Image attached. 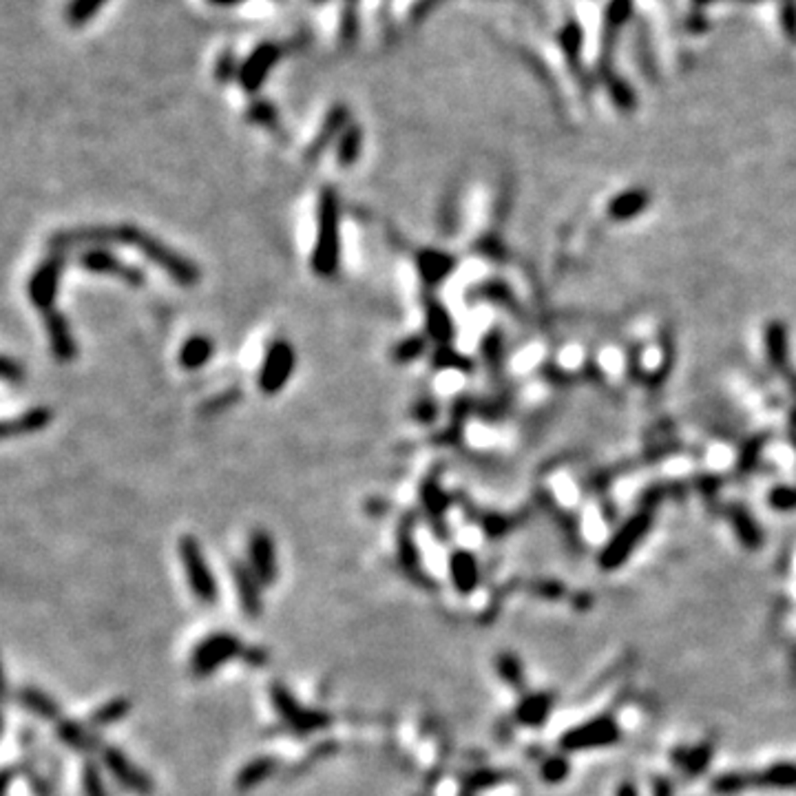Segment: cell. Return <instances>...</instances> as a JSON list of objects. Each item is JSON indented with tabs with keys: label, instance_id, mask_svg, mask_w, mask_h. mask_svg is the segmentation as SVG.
<instances>
[{
	"label": "cell",
	"instance_id": "9",
	"mask_svg": "<svg viewBox=\"0 0 796 796\" xmlns=\"http://www.w3.org/2000/svg\"><path fill=\"white\" fill-rule=\"evenodd\" d=\"M62 268H65V259L56 255L51 257V259H47L45 264L38 268V273L31 276L30 294L33 306L45 310V312H51V310H54V299L56 293H58Z\"/></svg>",
	"mask_w": 796,
	"mask_h": 796
},
{
	"label": "cell",
	"instance_id": "14",
	"mask_svg": "<svg viewBox=\"0 0 796 796\" xmlns=\"http://www.w3.org/2000/svg\"><path fill=\"white\" fill-rule=\"evenodd\" d=\"M83 264L84 268L93 270V273H104V275H116L120 279L128 281V284H140L142 275L137 270L127 268L122 261H118L116 257L109 255V252L102 250H92L83 257Z\"/></svg>",
	"mask_w": 796,
	"mask_h": 796
},
{
	"label": "cell",
	"instance_id": "38",
	"mask_svg": "<svg viewBox=\"0 0 796 796\" xmlns=\"http://www.w3.org/2000/svg\"><path fill=\"white\" fill-rule=\"evenodd\" d=\"M356 33V18L352 16V12H346V18H343V38L352 40Z\"/></svg>",
	"mask_w": 796,
	"mask_h": 796
},
{
	"label": "cell",
	"instance_id": "24",
	"mask_svg": "<svg viewBox=\"0 0 796 796\" xmlns=\"http://www.w3.org/2000/svg\"><path fill=\"white\" fill-rule=\"evenodd\" d=\"M275 767H276V761L273 759V757H261V759L250 761V764H248L244 770L240 772V776H237V785H240L241 790L255 788V785L261 783L266 776L273 774Z\"/></svg>",
	"mask_w": 796,
	"mask_h": 796
},
{
	"label": "cell",
	"instance_id": "13",
	"mask_svg": "<svg viewBox=\"0 0 796 796\" xmlns=\"http://www.w3.org/2000/svg\"><path fill=\"white\" fill-rule=\"evenodd\" d=\"M450 571H451V580H454L456 590L462 595L471 593V590L478 586L480 580V571H478V562L471 553L467 551H456L450 560Z\"/></svg>",
	"mask_w": 796,
	"mask_h": 796
},
{
	"label": "cell",
	"instance_id": "34",
	"mask_svg": "<svg viewBox=\"0 0 796 796\" xmlns=\"http://www.w3.org/2000/svg\"><path fill=\"white\" fill-rule=\"evenodd\" d=\"M83 783H84V794L87 796H104V785H102V781H100V774L95 767H92V765L84 767Z\"/></svg>",
	"mask_w": 796,
	"mask_h": 796
},
{
	"label": "cell",
	"instance_id": "17",
	"mask_svg": "<svg viewBox=\"0 0 796 796\" xmlns=\"http://www.w3.org/2000/svg\"><path fill=\"white\" fill-rule=\"evenodd\" d=\"M47 330H49V338H51V347L56 350V356L62 361H71L75 354V347H74V338H71L69 326H66L65 319L60 317L56 310L47 312Z\"/></svg>",
	"mask_w": 796,
	"mask_h": 796
},
{
	"label": "cell",
	"instance_id": "2",
	"mask_svg": "<svg viewBox=\"0 0 796 796\" xmlns=\"http://www.w3.org/2000/svg\"><path fill=\"white\" fill-rule=\"evenodd\" d=\"M244 655L248 661L250 657V648L241 646V642L235 635H228V633H217V635L206 637L193 652V660H190V669L195 675L204 677L211 675L219 666L226 664L228 660H235V657Z\"/></svg>",
	"mask_w": 796,
	"mask_h": 796
},
{
	"label": "cell",
	"instance_id": "30",
	"mask_svg": "<svg viewBox=\"0 0 796 796\" xmlns=\"http://www.w3.org/2000/svg\"><path fill=\"white\" fill-rule=\"evenodd\" d=\"M504 779H507V774H503V772L478 770V772H474V774H471L469 779H465V790H467V794L478 792V790L494 788V785L503 783Z\"/></svg>",
	"mask_w": 796,
	"mask_h": 796
},
{
	"label": "cell",
	"instance_id": "3",
	"mask_svg": "<svg viewBox=\"0 0 796 796\" xmlns=\"http://www.w3.org/2000/svg\"><path fill=\"white\" fill-rule=\"evenodd\" d=\"M179 555H182L186 580H188V586L195 598L202 604H214V599H217V584H214V575L208 569V562L204 557L199 542L188 536L182 538V542H179Z\"/></svg>",
	"mask_w": 796,
	"mask_h": 796
},
{
	"label": "cell",
	"instance_id": "33",
	"mask_svg": "<svg viewBox=\"0 0 796 796\" xmlns=\"http://www.w3.org/2000/svg\"><path fill=\"white\" fill-rule=\"evenodd\" d=\"M569 770L571 765L564 757H549V759L542 764V779H545L547 783H560V781H564L566 776H569Z\"/></svg>",
	"mask_w": 796,
	"mask_h": 796
},
{
	"label": "cell",
	"instance_id": "35",
	"mask_svg": "<svg viewBox=\"0 0 796 796\" xmlns=\"http://www.w3.org/2000/svg\"><path fill=\"white\" fill-rule=\"evenodd\" d=\"M235 71H240L237 69L235 56H232V51H226V54H223L217 62V78L222 80V83H226V80L232 78V74H235Z\"/></svg>",
	"mask_w": 796,
	"mask_h": 796
},
{
	"label": "cell",
	"instance_id": "12",
	"mask_svg": "<svg viewBox=\"0 0 796 796\" xmlns=\"http://www.w3.org/2000/svg\"><path fill=\"white\" fill-rule=\"evenodd\" d=\"M553 708V697L549 693L527 695L516 708V722L527 728H540L549 719Z\"/></svg>",
	"mask_w": 796,
	"mask_h": 796
},
{
	"label": "cell",
	"instance_id": "18",
	"mask_svg": "<svg viewBox=\"0 0 796 796\" xmlns=\"http://www.w3.org/2000/svg\"><path fill=\"white\" fill-rule=\"evenodd\" d=\"M232 575H235L237 590H240L241 608H244L248 615H259V611H261V599H259V589H257V582H259V580H257L255 575H252L250 566L235 564V569H232Z\"/></svg>",
	"mask_w": 796,
	"mask_h": 796
},
{
	"label": "cell",
	"instance_id": "10",
	"mask_svg": "<svg viewBox=\"0 0 796 796\" xmlns=\"http://www.w3.org/2000/svg\"><path fill=\"white\" fill-rule=\"evenodd\" d=\"M102 759L104 765L109 767V772L120 781L124 788L133 790V792L137 794H149L151 790H153V783H151L149 776H146L140 767L133 765L120 750H116V748H104Z\"/></svg>",
	"mask_w": 796,
	"mask_h": 796
},
{
	"label": "cell",
	"instance_id": "25",
	"mask_svg": "<svg viewBox=\"0 0 796 796\" xmlns=\"http://www.w3.org/2000/svg\"><path fill=\"white\" fill-rule=\"evenodd\" d=\"M109 0H69L65 9V18L71 27H83L107 4Z\"/></svg>",
	"mask_w": 796,
	"mask_h": 796
},
{
	"label": "cell",
	"instance_id": "31",
	"mask_svg": "<svg viewBox=\"0 0 796 796\" xmlns=\"http://www.w3.org/2000/svg\"><path fill=\"white\" fill-rule=\"evenodd\" d=\"M58 735H60L62 741L66 743V746L78 748V750H84V748H89V741H92L89 732L84 730L83 726H78V723H60Z\"/></svg>",
	"mask_w": 796,
	"mask_h": 796
},
{
	"label": "cell",
	"instance_id": "26",
	"mask_svg": "<svg viewBox=\"0 0 796 796\" xmlns=\"http://www.w3.org/2000/svg\"><path fill=\"white\" fill-rule=\"evenodd\" d=\"M211 352H213V343L208 341V338L195 337L182 347L179 359H182L184 368H199V365H204L208 359H211Z\"/></svg>",
	"mask_w": 796,
	"mask_h": 796
},
{
	"label": "cell",
	"instance_id": "22",
	"mask_svg": "<svg viewBox=\"0 0 796 796\" xmlns=\"http://www.w3.org/2000/svg\"><path fill=\"white\" fill-rule=\"evenodd\" d=\"M361 144H363V133L356 124H347L346 131L341 133L337 144V157L343 166L354 164L356 157L361 153Z\"/></svg>",
	"mask_w": 796,
	"mask_h": 796
},
{
	"label": "cell",
	"instance_id": "23",
	"mask_svg": "<svg viewBox=\"0 0 796 796\" xmlns=\"http://www.w3.org/2000/svg\"><path fill=\"white\" fill-rule=\"evenodd\" d=\"M49 421H51V414L47 412V409L38 407V409H31V412L22 414V416L16 418V421L4 423L3 433H4V438H9V436H13V433L38 432V429L45 427Z\"/></svg>",
	"mask_w": 796,
	"mask_h": 796
},
{
	"label": "cell",
	"instance_id": "40",
	"mask_svg": "<svg viewBox=\"0 0 796 796\" xmlns=\"http://www.w3.org/2000/svg\"><path fill=\"white\" fill-rule=\"evenodd\" d=\"M206 3L213 4V7H235V4L246 3V0H206Z\"/></svg>",
	"mask_w": 796,
	"mask_h": 796
},
{
	"label": "cell",
	"instance_id": "7",
	"mask_svg": "<svg viewBox=\"0 0 796 796\" xmlns=\"http://www.w3.org/2000/svg\"><path fill=\"white\" fill-rule=\"evenodd\" d=\"M648 524H651L648 516H635L633 520H628L626 524H624L622 531H619L617 536L608 542V547L604 549L602 555H599V564L608 571L617 569L619 564H624V560L631 555V551L635 549V547L640 545L642 538L646 536Z\"/></svg>",
	"mask_w": 796,
	"mask_h": 796
},
{
	"label": "cell",
	"instance_id": "20",
	"mask_svg": "<svg viewBox=\"0 0 796 796\" xmlns=\"http://www.w3.org/2000/svg\"><path fill=\"white\" fill-rule=\"evenodd\" d=\"M675 757L686 776H699L710 765V759H713V743H702L697 748H688L684 752H677Z\"/></svg>",
	"mask_w": 796,
	"mask_h": 796
},
{
	"label": "cell",
	"instance_id": "8",
	"mask_svg": "<svg viewBox=\"0 0 796 796\" xmlns=\"http://www.w3.org/2000/svg\"><path fill=\"white\" fill-rule=\"evenodd\" d=\"M281 49L273 42H264V45L257 47L250 56H248L244 65L240 66V83L246 92H257V89L264 84V80L268 78L270 69L279 62Z\"/></svg>",
	"mask_w": 796,
	"mask_h": 796
},
{
	"label": "cell",
	"instance_id": "1",
	"mask_svg": "<svg viewBox=\"0 0 796 796\" xmlns=\"http://www.w3.org/2000/svg\"><path fill=\"white\" fill-rule=\"evenodd\" d=\"M341 240H338V197L335 190H323L319 204V235L312 255V268L319 275L330 276L338 268Z\"/></svg>",
	"mask_w": 796,
	"mask_h": 796
},
{
	"label": "cell",
	"instance_id": "28",
	"mask_svg": "<svg viewBox=\"0 0 796 796\" xmlns=\"http://www.w3.org/2000/svg\"><path fill=\"white\" fill-rule=\"evenodd\" d=\"M748 788H752V774H743V772H728V774H719L713 781L714 792L723 796L739 794Z\"/></svg>",
	"mask_w": 796,
	"mask_h": 796
},
{
	"label": "cell",
	"instance_id": "29",
	"mask_svg": "<svg viewBox=\"0 0 796 796\" xmlns=\"http://www.w3.org/2000/svg\"><path fill=\"white\" fill-rule=\"evenodd\" d=\"M447 270H450V261H447V257L436 255V252H425V255L421 257L423 279L436 281L441 279V276H445Z\"/></svg>",
	"mask_w": 796,
	"mask_h": 796
},
{
	"label": "cell",
	"instance_id": "27",
	"mask_svg": "<svg viewBox=\"0 0 796 796\" xmlns=\"http://www.w3.org/2000/svg\"><path fill=\"white\" fill-rule=\"evenodd\" d=\"M495 669H498L500 679L507 681V684L513 686V688H520L524 675L520 660H518L516 655H512V652H500V655L495 657Z\"/></svg>",
	"mask_w": 796,
	"mask_h": 796
},
{
	"label": "cell",
	"instance_id": "19",
	"mask_svg": "<svg viewBox=\"0 0 796 796\" xmlns=\"http://www.w3.org/2000/svg\"><path fill=\"white\" fill-rule=\"evenodd\" d=\"M752 785H759V788H779V790L796 788V765L774 764L765 767L764 772L752 774Z\"/></svg>",
	"mask_w": 796,
	"mask_h": 796
},
{
	"label": "cell",
	"instance_id": "21",
	"mask_svg": "<svg viewBox=\"0 0 796 796\" xmlns=\"http://www.w3.org/2000/svg\"><path fill=\"white\" fill-rule=\"evenodd\" d=\"M18 699H21V704L25 705V708L30 710V713L36 714V717H40V719H58V714H60L58 704H56L54 699L49 697V695L42 693V690H38V688H22L21 695H18Z\"/></svg>",
	"mask_w": 796,
	"mask_h": 796
},
{
	"label": "cell",
	"instance_id": "16",
	"mask_svg": "<svg viewBox=\"0 0 796 796\" xmlns=\"http://www.w3.org/2000/svg\"><path fill=\"white\" fill-rule=\"evenodd\" d=\"M412 529L409 527H400V533H398V557H400V564H403V569H405V573L409 575V578L414 580V582H418V586H427V589H432V580L427 578V575H423V571H421V562H418V551H416V545H414V540H412Z\"/></svg>",
	"mask_w": 796,
	"mask_h": 796
},
{
	"label": "cell",
	"instance_id": "32",
	"mask_svg": "<svg viewBox=\"0 0 796 796\" xmlns=\"http://www.w3.org/2000/svg\"><path fill=\"white\" fill-rule=\"evenodd\" d=\"M127 713H128V704L124 702V699H116V702L98 708V713L93 714L92 722L95 723V726H107V723H113V722H118V719L127 717Z\"/></svg>",
	"mask_w": 796,
	"mask_h": 796
},
{
	"label": "cell",
	"instance_id": "6",
	"mask_svg": "<svg viewBox=\"0 0 796 796\" xmlns=\"http://www.w3.org/2000/svg\"><path fill=\"white\" fill-rule=\"evenodd\" d=\"M294 370V350L285 341H276L266 354L264 368L259 374V388L266 394H276Z\"/></svg>",
	"mask_w": 796,
	"mask_h": 796
},
{
	"label": "cell",
	"instance_id": "37",
	"mask_svg": "<svg viewBox=\"0 0 796 796\" xmlns=\"http://www.w3.org/2000/svg\"><path fill=\"white\" fill-rule=\"evenodd\" d=\"M652 796H675V788L666 776H660L652 785Z\"/></svg>",
	"mask_w": 796,
	"mask_h": 796
},
{
	"label": "cell",
	"instance_id": "11",
	"mask_svg": "<svg viewBox=\"0 0 796 796\" xmlns=\"http://www.w3.org/2000/svg\"><path fill=\"white\" fill-rule=\"evenodd\" d=\"M250 571L261 584L270 586L276 578V553L273 538L264 531H255L250 538Z\"/></svg>",
	"mask_w": 796,
	"mask_h": 796
},
{
	"label": "cell",
	"instance_id": "39",
	"mask_svg": "<svg viewBox=\"0 0 796 796\" xmlns=\"http://www.w3.org/2000/svg\"><path fill=\"white\" fill-rule=\"evenodd\" d=\"M617 796H640V792H637V788L633 783H622L617 788Z\"/></svg>",
	"mask_w": 796,
	"mask_h": 796
},
{
	"label": "cell",
	"instance_id": "15",
	"mask_svg": "<svg viewBox=\"0 0 796 796\" xmlns=\"http://www.w3.org/2000/svg\"><path fill=\"white\" fill-rule=\"evenodd\" d=\"M346 128H347V109L343 107V104H335V107L330 109V113H328L326 122H323L321 133L314 137L312 146H310V151H308V157H314L317 153H321V151L326 149L330 142H335V140H338V137H341V133L346 131Z\"/></svg>",
	"mask_w": 796,
	"mask_h": 796
},
{
	"label": "cell",
	"instance_id": "5",
	"mask_svg": "<svg viewBox=\"0 0 796 796\" xmlns=\"http://www.w3.org/2000/svg\"><path fill=\"white\" fill-rule=\"evenodd\" d=\"M270 695H273V704L276 713H279V717L288 723V728L299 732V735H308V732L321 730V728H326L328 723H330V717H328V714L299 705L297 699L288 693L285 686L275 684L273 693Z\"/></svg>",
	"mask_w": 796,
	"mask_h": 796
},
{
	"label": "cell",
	"instance_id": "36",
	"mask_svg": "<svg viewBox=\"0 0 796 796\" xmlns=\"http://www.w3.org/2000/svg\"><path fill=\"white\" fill-rule=\"evenodd\" d=\"M252 118H255V120L259 122V124H268V127H273V124H275V109L270 107V104H266V102L255 104V109H252Z\"/></svg>",
	"mask_w": 796,
	"mask_h": 796
},
{
	"label": "cell",
	"instance_id": "4",
	"mask_svg": "<svg viewBox=\"0 0 796 796\" xmlns=\"http://www.w3.org/2000/svg\"><path fill=\"white\" fill-rule=\"evenodd\" d=\"M619 726L611 717H598L590 722L580 723L571 728L560 739L562 750L580 752V750H595V748H608L617 743Z\"/></svg>",
	"mask_w": 796,
	"mask_h": 796
}]
</instances>
